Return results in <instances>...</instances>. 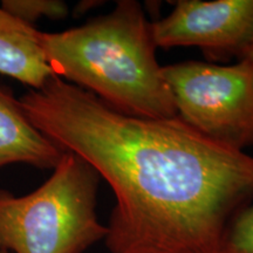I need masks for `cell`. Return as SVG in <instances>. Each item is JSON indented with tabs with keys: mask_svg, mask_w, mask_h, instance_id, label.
Returning a JSON list of instances; mask_svg holds the SVG:
<instances>
[{
	"mask_svg": "<svg viewBox=\"0 0 253 253\" xmlns=\"http://www.w3.org/2000/svg\"><path fill=\"white\" fill-rule=\"evenodd\" d=\"M177 116L217 143L245 151L253 145V66L189 61L162 67Z\"/></svg>",
	"mask_w": 253,
	"mask_h": 253,
	"instance_id": "obj_4",
	"label": "cell"
},
{
	"mask_svg": "<svg viewBox=\"0 0 253 253\" xmlns=\"http://www.w3.org/2000/svg\"><path fill=\"white\" fill-rule=\"evenodd\" d=\"M39 33L0 6V73L31 89H39L55 77L41 48Z\"/></svg>",
	"mask_w": 253,
	"mask_h": 253,
	"instance_id": "obj_7",
	"label": "cell"
},
{
	"mask_svg": "<svg viewBox=\"0 0 253 253\" xmlns=\"http://www.w3.org/2000/svg\"><path fill=\"white\" fill-rule=\"evenodd\" d=\"M36 191L0 190V249L15 253H84L107 237L96 212L100 175L66 151Z\"/></svg>",
	"mask_w": 253,
	"mask_h": 253,
	"instance_id": "obj_3",
	"label": "cell"
},
{
	"mask_svg": "<svg viewBox=\"0 0 253 253\" xmlns=\"http://www.w3.org/2000/svg\"><path fill=\"white\" fill-rule=\"evenodd\" d=\"M243 58H245V59H248L250 62L252 63V66H253V43L251 45V47H250L249 48V50L248 52H246V54L243 56ZM242 58V59H243Z\"/></svg>",
	"mask_w": 253,
	"mask_h": 253,
	"instance_id": "obj_10",
	"label": "cell"
},
{
	"mask_svg": "<svg viewBox=\"0 0 253 253\" xmlns=\"http://www.w3.org/2000/svg\"><path fill=\"white\" fill-rule=\"evenodd\" d=\"M156 47H199L209 62L240 59L253 43V0H179L151 24Z\"/></svg>",
	"mask_w": 253,
	"mask_h": 253,
	"instance_id": "obj_5",
	"label": "cell"
},
{
	"mask_svg": "<svg viewBox=\"0 0 253 253\" xmlns=\"http://www.w3.org/2000/svg\"><path fill=\"white\" fill-rule=\"evenodd\" d=\"M19 102L38 130L112 188L110 253H218L230 221L253 202V156L178 116L128 115L58 77Z\"/></svg>",
	"mask_w": 253,
	"mask_h": 253,
	"instance_id": "obj_1",
	"label": "cell"
},
{
	"mask_svg": "<svg viewBox=\"0 0 253 253\" xmlns=\"http://www.w3.org/2000/svg\"><path fill=\"white\" fill-rule=\"evenodd\" d=\"M39 40L55 77L94 94L131 116H177L151 23L135 0H120L108 14L63 32H40Z\"/></svg>",
	"mask_w": 253,
	"mask_h": 253,
	"instance_id": "obj_2",
	"label": "cell"
},
{
	"mask_svg": "<svg viewBox=\"0 0 253 253\" xmlns=\"http://www.w3.org/2000/svg\"><path fill=\"white\" fill-rule=\"evenodd\" d=\"M65 153L32 125L11 88L0 86V168L25 163L54 169Z\"/></svg>",
	"mask_w": 253,
	"mask_h": 253,
	"instance_id": "obj_6",
	"label": "cell"
},
{
	"mask_svg": "<svg viewBox=\"0 0 253 253\" xmlns=\"http://www.w3.org/2000/svg\"><path fill=\"white\" fill-rule=\"evenodd\" d=\"M0 253H7V251H5V250L0 249Z\"/></svg>",
	"mask_w": 253,
	"mask_h": 253,
	"instance_id": "obj_11",
	"label": "cell"
},
{
	"mask_svg": "<svg viewBox=\"0 0 253 253\" xmlns=\"http://www.w3.org/2000/svg\"><path fill=\"white\" fill-rule=\"evenodd\" d=\"M218 253H253V202L230 221Z\"/></svg>",
	"mask_w": 253,
	"mask_h": 253,
	"instance_id": "obj_9",
	"label": "cell"
},
{
	"mask_svg": "<svg viewBox=\"0 0 253 253\" xmlns=\"http://www.w3.org/2000/svg\"><path fill=\"white\" fill-rule=\"evenodd\" d=\"M0 6L7 13L33 27L41 18L63 19L68 15L67 5L60 0H4Z\"/></svg>",
	"mask_w": 253,
	"mask_h": 253,
	"instance_id": "obj_8",
	"label": "cell"
}]
</instances>
